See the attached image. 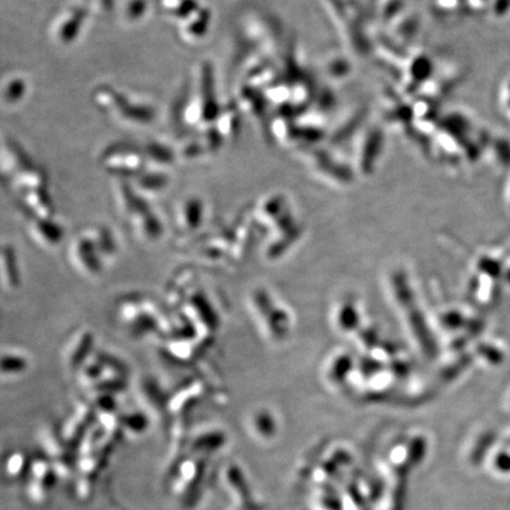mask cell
<instances>
[{"mask_svg": "<svg viewBox=\"0 0 510 510\" xmlns=\"http://www.w3.org/2000/svg\"><path fill=\"white\" fill-rule=\"evenodd\" d=\"M1 168L4 179L8 180L15 197L22 201L26 209H31L33 214L42 219H49L52 214V206L45 175L17 143H3Z\"/></svg>", "mask_w": 510, "mask_h": 510, "instance_id": "cell-1", "label": "cell"}, {"mask_svg": "<svg viewBox=\"0 0 510 510\" xmlns=\"http://www.w3.org/2000/svg\"><path fill=\"white\" fill-rule=\"evenodd\" d=\"M194 87L182 104H180L178 115L183 127L200 132L214 125L221 110L216 99L213 68L209 63L201 64Z\"/></svg>", "mask_w": 510, "mask_h": 510, "instance_id": "cell-2", "label": "cell"}, {"mask_svg": "<svg viewBox=\"0 0 510 510\" xmlns=\"http://www.w3.org/2000/svg\"><path fill=\"white\" fill-rule=\"evenodd\" d=\"M95 106L120 124L143 127L155 120L156 110L150 103L129 96L116 87L104 84L92 92Z\"/></svg>", "mask_w": 510, "mask_h": 510, "instance_id": "cell-3", "label": "cell"}, {"mask_svg": "<svg viewBox=\"0 0 510 510\" xmlns=\"http://www.w3.org/2000/svg\"><path fill=\"white\" fill-rule=\"evenodd\" d=\"M99 163L106 172L123 178H139L148 168L143 147L132 143H113L103 149Z\"/></svg>", "mask_w": 510, "mask_h": 510, "instance_id": "cell-4", "label": "cell"}, {"mask_svg": "<svg viewBox=\"0 0 510 510\" xmlns=\"http://www.w3.org/2000/svg\"><path fill=\"white\" fill-rule=\"evenodd\" d=\"M89 12L90 10L80 5H71L62 10L51 23L50 33L52 38L58 44L69 45L73 43L82 32Z\"/></svg>", "mask_w": 510, "mask_h": 510, "instance_id": "cell-5", "label": "cell"}, {"mask_svg": "<svg viewBox=\"0 0 510 510\" xmlns=\"http://www.w3.org/2000/svg\"><path fill=\"white\" fill-rule=\"evenodd\" d=\"M211 11L208 6H202L189 18L176 26L178 36L186 44H195L207 36L211 29Z\"/></svg>", "mask_w": 510, "mask_h": 510, "instance_id": "cell-6", "label": "cell"}, {"mask_svg": "<svg viewBox=\"0 0 510 510\" xmlns=\"http://www.w3.org/2000/svg\"><path fill=\"white\" fill-rule=\"evenodd\" d=\"M204 214V204L197 197L187 199L179 207V225L185 230H197L200 226Z\"/></svg>", "mask_w": 510, "mask_h": 510, "instance_id": "cell-7", "label": "cell"}, {"mask_svg": "<svg viewBox=\"0 0 510 510\" xmlns=\"http://www.w3.org/2000/svg\"><path fill=\"white\" fill-rule=\"evenodd\" d=\"M213 127L216 128V132L223 141L233 137L237 132V111L233 108H223L220 110Z\"/></svg>", "mask_w": 510, "mask_h": 510, "instance_id": "cell-8", "label": "cell"}, {"mask_svg": "<svg viewBox=\"0 0 510 510\" xmlns=\"http://www.w3.org/2000/svg\"><path fill=\"white\" fill-rule=\"evenodd\" d=\"M27 90H29V85L26 83L25 78L20 76L8 77L3 87L4 101L8 103V106L17 104L25 97Z\"/></svg>", "mask_w": 510, "mask_h": 510, "instance_id": "cell-9", "label": "cell"}, {"mask_svg": "<svg viewBox=\"0 0 510 510\" xmlns=\"http://www.w3.org/2000/svg\"><path fill=\"white\" fill-rule=\"evenodd\" d=\"M120 12L128 23L141 22L148 12V3L147 0H128L124 10Z\"/></svg>", "mask_w": 510, "mask_h": 510, "instance_id": "cell-10", "label": "cell"}, {"mask_svg": "<svg viewBox=\"0 0 510 510\" xmlns=\"http://www.w3.org/2000/svg\"><path fill=\"white\" fill-rule=\"evenodd\" d=\"M27 366V361L25 358L19 354H12L10 352L8 356H4L3 358V373H8V375H18L25 371Z\"/></svg>", "mask_w": 510, "mask_h": 510, "instance_id": "cell-11", "label": "cell"}]
</instances>
